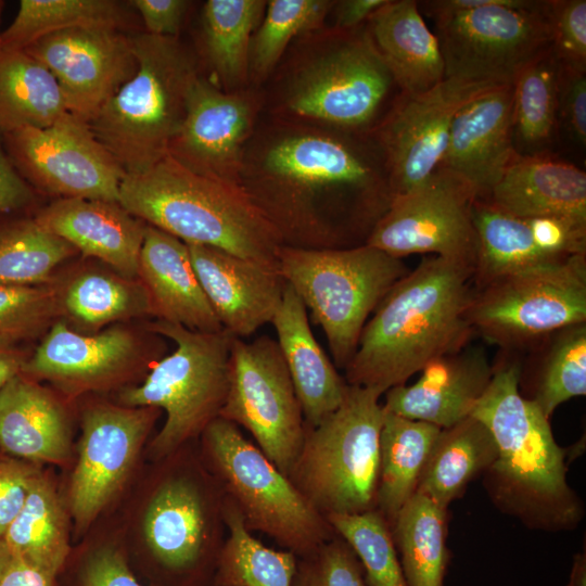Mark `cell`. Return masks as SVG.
Returning a JSON list of instances; mask_svg holds the SVG:
<instances>
[{"label":"cell","instance_id":"obj_1","mask_svg":"<svg viewBox=\"0 0 586 586\" xmlns=\"http://www.w3.org/2000/svg\"><path fill=\"white\" fill-rule=\"evenodd\" d=\"M240 186L283 244L332 249L366 239L392 201L382 153L370 132L275 115L247 142Z\"/></svg>","mask_w":586,"mask_h":586},{"label":"cell","instance_id":"obj_2","mask_svg":"<svg viewBox=\"0 0 586 586\" xmlns=\"http://www.w3.org/2000/svg\"><path fill=\"white\" fill-rule=\"evenodd\" d=\"M474 268L461 262L423 258L396 281L366 322L344 368L349 385L383 394L431 360L469 343Z\"/></svg>","mask_w":586,"mask_h":586},{"label":"cell","instance_id":"obj_3","mask_svg":"<svg viewBox=\"0 0 586 586\" xmlns=\"http://www.w3.org/2000/svg\"><path fill=\"white\" fill-rule=\"evenodd\" d=\"M521 361L505 357L493 365L491 381L470 416L492 433L497 456L483 474L493 505L526 527L571 531L585 506L566 480V450L552 434L549 418L519 392Z\"/></svg>","mask_w":586,"mask_h":586},{"label":"cell","instance_id":"obj_4","mask_svg":"<svg viewBox=\"0 0 586 586\" xmlns=\"http://www.w3.org/2000/svg\"><path fill=\"white\" fill-rule=\"evenodd\" d=\"M118 203L184 243L278 267L283 241L245 191L198 175L169 155L144 173L126 175Z\"/></svg>","mask_w":586,"mask_h":586},{"label":"cell","instance_id":"obj_5","mask_svg":"<svg viewBox=\"0 0 586 586\" xmlns=\"http://www.w3.org/2000/svg\"><path fill=\"white\" fill-rule=\"evenodd\" d=\"M301 39L283 73L276 114L370 132L399 89L366 24L351 30L322 28Z\"/></svg>","mask_w":586,"mask_h":586},{"label":"cell","instance_id":"obj_6","mask_svg":"<svg viewBox=\"0 0 586 586\" xmlns=\"http://www.w3.org/2000/svg\"><path fill=\"white\" fill-rule=\"evenodd\" d=\"M137 71L87 123L126 175L149 170L168 154L188 98L201 75L178 37L145 31L130 36Z\"/></svg>","mask_w":586,"mask_h":586},{"label":"cell","instance_id":"obj_7","mask_svg":"<svg viewBox=\"0 0 586 586\" xmlns=\"http://www.w3.org/2000/svg\"><path fill=\"white\" fill-rule=\"evenodd\" d=\"M378 388L347 385L340 406L304 441L289 479L324 517L375 509L384 418Z\"/></svg>","mask_w":586,"mask_h":586},{"label":"cell","instance_id":"obj_8","mask_svg":"<svg viewBox=\"0 0 586 586\" xmlns=\"http://www.w3.org/2000/svg\"><path fill=\"white\" fill-rule=\"evenodd\" d=\"M278 269L321 327L340 369L355 354L378 304L409 271L400 258L366 243L346 249L282 245Z\"/></svg>","mask_w":586,"mask_h":586},{"label":"cell","instance_id":"obj_9","mask_svg":"<svg viewBox=\"0 0 586 586\" xmlns=\"http://www.w3.org/2000/svg\"><path fill=\"white\" fill-rule=\"evenodd\" d=\"M143 515L149 586H213L227 527L224 493L205 467L173 464Z\"/></svg>","mask_w":586,"mask_h":586},{"label":"cell","instance_id":"obj_10","mask_svg":"<svg viewBox=\"0 0 586 586\" xmlns=\"http://www.w3.org/2000/svg\"><path fill=\"white\" fill-rule=\"evenodd\" d=\"M201 457L250 532L297 558L335 536L326 519L234 423L217 418L201 435Z\"/></svg>","mask_w":586,"mask_h":586},{"label":"cell","instance_id":"obj_11","mask_svg":"<svg viewBox=\"0 0 586 586\" xmlns=\"http://www.w3.org/2000/svg\"><path fill=\"white\" fill-rule=\"evenodd\" d=\"M175 343L144 381L125 388L119 400L127 407H155L166 419L152 443L156 459L175 453L201 436L219 418L229 387V357L233 336L226 330L201 332L158 320L146 327Z\"/></svg>","mask_w":586,"mask_h":586},{"label":"cell","instance_id":"obj_12","mask_svg":"<svg viewBox=\"0 0 586 586\" xmlns=\"http://www.w3.org/2000/svg\"><path fill=\"white\" fill-rule=\"evenodd\" d=\"M435 22L445 78L511 85L517 73L551 46L550 0H488Z\"/></svg>","mask_w":586,"mask_h":586},{"label":"cell","instance_id":"obj_13","mask_svg":"<svg viewBox=\"0 0 586 586\" xmlns=\"http://www.w3.org/2000/svg\"><path fill=\"white\" fill-rule=\"evenodd\" d=\"M470 323L504 348L530 346L586 322V253L518 271L476 289Z\"/></svg>","mask_w":586,"mask_h":586},{"label":"cell","instance_id":"obj_14","mask_svg":"<svg viewBox=\"0 0 586 586\" xmlns=\"http://www.w3.org/2000/svg\"><path fill=\"white\" fill-rule=\"evenodd\" d=\"M219 418L244 428L286 476L301 450L305 419L276 340L233 337L229 387Z\"/></svg>","mask_w":586,"mask_h":586},{"label":"cell","instance_id":"obj_15","mask_svg":"<svg viewBox=\"0 0 586 586\" xmlns=\"http://www.w3.org/2000/svg\"><path fill=\"white\" fill-rule=\"evenodd\" d=\"M476 193L438 167L413 190L392 199L365 243L400 258L433 254L474 268L477 239L472 220Z\"/></svg>","mask_w":586,"mask_h":586},{"label":"cell","instance_id":"obj_16","mask_svg":"<svg viewBox=\"0 0 586 586\" xmlns=\"http://www.w3.org/2000/svg\"><path fill=\"white\" fill-rule=\"evenodd\" d=\"M496 86L446 77L424 92L397 95L370 131L384 158L392 199L413 190L440 167L457 112Z\"/></svg>","mask_w":586,"mask_h":586},{"label":"cell","instance_id":"obj_17","mask_svg":"<svg viewBox=\"0 0 586 586\" xmlns=\"http://www.w3.org/2000/svg\"><path fill=\"white\" fill-rule=\"evenodd\" d=\"M3 135L13 165L41 192L118 202L126 173L81 119L66 113L49 127Z\"/></svg>","mask_w":586,"mask_h":586},{"label":"cell","instance_id":"obj_18","mask_svg":"<svg viewBox=\"0 0 586 586\" xmlns=\"http://www.w3.org/2000/svg\"><path fill=\"white\" fill-rule=\"evenodd\" d=\"M263 104V94L255 87L226 91L200 75L167 155L198 175L241 187L244 150Z\"/></svg>","mask_w":586,"mask_h":586},{"label":"cell","instance_id":"obj_19","mask_svg":"<svg viewBox=\"0 0 586 586\" xmlns=\"http://www.w3.org/2000/svg\"><path fill=\"white\" fill-rule=\"evenodd\" d=\"M161 353L156 337L148 340L120 324L85 334L58 320L28 356L21 373L75 394L114 383L148 361L156 362Z\"/></svg>","mask_w":586,"mask_h":586},{"label":"cell","instance_id":"obj_20","mask_svg":"<svg viewBox=\"0 0 586 586\" xmlns=\"http://www.w3.org/2000/svg\"><path fill=\"white\" fill-rule=\"evenodd\" d=\"M24 51L55 78L67 112L88 123L137 71L130 36L102 28L46 35Z\"/></svg>","mask_w":586,"mask_h":586},{"label":"cell","instance_id":"obj_21","mask_svg":"<svg viewBox=\"0 0 586 586\" xmlns=\"http://www.w3.org/2000/svg\"><path fill=\"white\" fill-rule=\"evenodd\" d=\"M160 411L155 407L110 404L85 411L69 488L71 511L80 530L93 521L123 484Z\"/></svg>","mask_w":586,"mask_h":586},{"label":"cell","instance_id":"obj_22","mask_svg":"<svg viewBox=\"0 0 586 586\" xmlns=\"http://www.w3.org/2000/svg\"><path fill=\"white\" fill-rule=\"evenodd\" d=\"M519 153L513 138L511 85L475 95L455 115L440 167L463 179L485 200Z\"/></svg>","mask_w":586,"mask_h":586},{"label":"cell","instance_id":"obj_23","mask_svg":"<svg viewBox=\"0 0 586 586\" xmlns=\"http://www.w3.org/2000/svg\"><path fill=\"white\" fill-rule=\"evenodd\" d=\"M186 244L200 283L224 330L244 340L271 322L286 284L278 267L207 245Z\"/></svg>","mask_w":586,"mask_h":586},{"label":"cell","instance_id":"obj_24","mask_svg":"<svg viewBox=\"0 0 586 586\" xmlns=\"http://www.w3.org/2000/svg\"><path fill=\"white\" fill-rule=\"evenodd\" d=\"M420 372L415 383L388 388L383 407L446 429L471 415L491 381L493 365L482 346L468 343L431 360Z\"/></svg>","mask_w":586,"mask_h":586},{"label":"cell","instance_id":"obj_25","mask_svg":"<svg viewBox=\"0 0 586 586\" xmlns=\"http://www.w3.org/2000/svg\"><path fill=\"white\" fill-rule=\"evenodd\" d=\"M34 218L82 255L101 260L123 277L138 279L146 224L118 202L56 199Z\"/></svg>","mask_w":586,"mask_h":586},{"label":"cell","instance_id":"obj_26","mask_svg":"<svg viewBox=\"0 0 586 586\" xmlns=\"http://www.w3.org/2000/svg\"><path fill=\"white\" fill-rule=\"evenodd\" d=\"M485 201L515 217H556L586 228V174L548 152L518 154Z\"/></svg>","mask_w":586,"mask_h":586},{"label":"cell","instance_id":"obj_27","mask_svg":"<svg viewBox=\"0 0 586 586\" xmlns=\"http://www.w3.org/2000/svg\"><path fill=\"white\" fill-rule=\"evenodd\" d=\"M138 279L148 294L152 316L158 320L201 332L222 330L183 241L146 225Z\"/></svg>","mask_w":586,"mask_h":586},{"label":"cell","instance_id":"obj_28","mask_svg":"<svg viewBox=\"0 0 586 586\" xmlns=\"http://www.w3.org/2000/svg\"><path fill=\"white\" fill-rule=\"evenodd\" d=\"M271 323L305 424L315 426L340 406L348 384L315 339L308 311L289 284Z\"/></svg>","mask_w":586,"mask_h":586},{"label":"cell","instance_id":"obj_29","mask_svg":"<svg viewBox=\"0 0 586 586\" xmlns=\"http://www.w3.org/2000/svg\"><path fill=\"white\" fill-rule=\"evenodd\" d=\"M69 426L56 397L22 373L0 390V451L30 462L69 456Z\"/></svg>","mask_w":586,"mask_h":586},{"label":"cell","instance_id":"obj_30","mask_svg":"<svg viewBox=\"0 0 586 586\" xmlns=\"http://www.w3.org/2000/svg\"><path fill=\"white\" fill-rule=\"evenodd\" d=\"M366 26L400 93L424 92L445 78L438 39L418 1L386 0Z\"/></svg>","mask_w":586,"mask_h":586},{"label":"cell","instance_id":"obj_31","mask_svg":"<svg viewBox=\"0 0 586 586\" xmlns=\"http://www.w3.org/2000/svg\"><path fill=\"white\" fill-rule=\"evenodd\" d=\"M497 456L489 430L469 416L442 429L420 476L416 493L448 509L467 486L483 475Z\"/></svg>","mask_w":586,"mask_h":586},{"label":"cell","instance_id":"obj_32","mask_svg":"<svg viewBox=\"0 0 586 586\" xmlns=\"http://www.w3.org/2000/svg\"><path fill=\"white\" fill-rule=\"evenodd\" d=\"M384 408V407H383ZM441 428L384 409L379 442L375 509L390 526L416 493Z\"/></svg>","mask_w":586,"mask_h":586},{"label":"cell","instance_id":"obj_33","mask_svg":"<svg viewBox=\"0 0 586 586\" xmlns=\"http://www.w3.org/2000/svg\"><path fill=\"white\" fill-rule=\"evenodd\" d=\"M266 7L265 0H208L203 5V53L226 91L250 86L251 41Z\"/></svg>","mask_w":586,"mask_h":586},{"label":"cell","instance_id":"obj_34","mask_svg":"<svg viewBox=\"0 0 586 586\" xmlns=\"http://www.w3.org/2000/svg\"><path fill=\"white\" fill-rule=\"evenodd\" d=\"M67 112L47 67L24 50L0 48V132L46 128Z\"/></svg>","mask_w":586,"mask_h":586},{"label":"cell","instance_id":"obj_35","mask_svg":"<svg viewBox=\"0 0 586 586\" xmlns=\"http://www.w3.org/2000/svg\"><path fill=\"white\" fill-rule=\"evenodd\" d=\"M540 355L520 366L519 392L547 418L564 402L586 394V322L568 326L544 339Z\"/></svg>","mask_w":586,"mask_h":586},{"label":"cell","instance_id":"obj_36","mask_svg":"<svg viewBox=\"0 0 586 586\" xmlns=\"http://www.w3.org/2000/svg\"><path fill=\"white\" fill-rule=\"evenodd\" d=\"M3 540L13 558L55 577L64 566L69 555L67 520L54 486L41 472Z\"/></svg>","mask_w":586,"mask_h":586},{"label":"cell","instance_id":"obj_37","mask_svg":"<svg viewBox=\"0 0 586 586\" xmlns=\"http://www.w3.org/2000/svg\"><path fill=\"white\" fill-rule=\"evenodd\" d=\"M472 220L477 239L476 289L518 271L565 259L540 247L525 218L504 213L485 200L473 202Z\"/></svg>","mask_w":586,"mask_h":586},{"label":"cell","instance_id":"obj_38","mask_svg":"<svg viewBox=\"0 0 586 586\" xmlns=\"http://www.w3.org/2000/svg\"><path fill=\"white\" fill-rule=\"evenodd\" d=\"M448 509L415 493L397 514L392 535L407 586H444L450 559Z\"/></svg>","mask_w":586,"mask_h":586},{"label":"cell","instance_id":"obj_39","mask_svg":"<svg viewBox=\"0 0 586 586\" xmlns=\"http://www.w3.org/2000/svg\"><path fill=\"white\" fill-rule=\"evenodd\" d=\"M58 290L61 314L87 330L135 317L152 315L144 286L139 279L117 272L84 270Z\"/></svg>","mask_w":586,"mask_h":586},{"label":"cell","instance_id":"obj_40","mask_svg":"<svg viewBox=\"0 0 586 586\" xmlns=\"http://www.w3.org/2000/svg\"><path fill=\"white\" fill-rule=\"evenodd\" d=\"M561 64L551 47L527 62L512 81L513 138L522 155L547 152L558 130Z\"/></svg>","mask_w":586,"mask_h":586},{"label":"cell","instance_id":"obj_41","mask_svg":"<svg viewBox=\"0 0 586 586\" xmlns=\"http://www.w3.org/2000/svg\"><path fill=\"white\" fill-rule=\"evenodd\" d=\"M129 7L116 0H22L15 18L0 35V48L24 50L46 35L78 27L125 33L133 24Z\"/></svg>","mask_w":586,"mask_h":586},{"label":"cell","instance_id":"obj_42","mask_svg":"<svg viewBox=\"0 0 586 586\" xmlns=\"http://www.w3.org/2000/svg\"><path fill=\"white\" fill-rule=\"evenodd\" d=\"M77 251L65 240L44 230L35 218L0 221V284L43 285Z\"/></svg>","mask_w":586,"mask_h":586},{"label":"cell","instance_id":"obj_43","mask_svg":"<svg viewBox=\"0 0 586 586\" xmlns=\"http://www.w3.org/2000/svg\"><path fill=\"white\" fill-rule=\"evenodd\" d=\"M333 0H269L250 48L249 79L254 86L276 69L295 38L324 28Z\"/></svg>","mask_w":586,"mask_h":586},{"label":"cell","instance_id":"obj_44","mask_svg":"<svg viewBox=\"0 0 586 586\" xmlns=\"http://www.w3.org/2000/svg\"><path fill=\"white\" fill-rule=\"evenodd\" d=\"M326 519L357 556L369 586H407L391 526L377 509Z\"/></svg>","mask_w":586,"mask_h":586},{"label":"cell","instance_id":"obj_45","mask_svg":"<svg viewBox=\"0 0 586 586\" xmlns=\"http://www.w3.org/2000/svg\"><path fill=\"white\" fill-rule=\"evenodd\" d=\"M61 306L55 284H0V344L34 339L48 331L60 317Z\"/></svg>","mask_w":586,"mask_h":586},{"label":"cell","instance_id":"obj_46","mask_svg":"<svg viewBox=\"0 0 586 586\" xmlns=\"http://www.w3.org/2000/svg\"><path fill=\"white\" fill-rule=\"evenodd\" d=\"M292 586H369L362 565L349 545L333 536L297 558Z\"/></svg>","mask_w":586,"mask_h":586},{"label":"cell","instance_id":"obj_47","mask_svg":"<svg viewBox=\"0 0 586 586\" xmlns=\"http://www.w3.org/2000/svg\"><path fill=\"white\" fill-rule=\"evenodd\" d=\"M551 50L563 67L586 71V1L550 0Z\"/></svg>","mask_w":586,"mask_h":586},{"label":"cell","instance_id":"obj_48","mask_svg":"<svg viewBox=\"0 0 586 586\" xmlns=\"http://www.w3.org/2000/svg\"><path fill=\"white\" fill-rule=\"evenodd\" d=\"M69 586H145L136 577L126 556L103 546L89 551L71 571Z\"/></svg>","mask_w":586,"mask_h":586},{"label":"cell","instance_id":"obj_49","mask_svg":"<svg viewBox=\"0 0 586 586\" xmlns=\"http://www.w3.org/2000/svg\"><path fill=\"white\" fill-rule=\"evenodd\" d=\"M39 472L37 463L0 451V538L24 506Z\"/></svg>","mask_w":586,"mask_h":586},{"label":"cell","instance_id":"obj_50","mask_svg":"<svg viewBox=\"0 0 586 586\" xmlns=\"http://www.w3.org/2000/svg\"><path fill=\"white\" fill-rule=\"evenodd\" d=\"M581 146L586 144V71L563 67L558 102V127Z\"/></svg>","mask_w":586,"mask_h":586},{"label":"cell","instance_id":"obj_51","mask_svg":"<svg viewBox=\"0 0 586 586\" xmlns=\"http://www.w3.org/2000/svg\"><path fill=\"white\" fill-rule=\"evenodd\" d=\"M129 5L140 15L148 34L178 37L191 1L131 0Z\"/></svg>","mask_w":586,"mask_h":586},{"label":"cell","instance_id":"obj_52","mask_svg":"<svg viewBox=\"0 0 586 586\" xmlns=\"http://www.w3.org/2000/svg\"><path fill=\"white\" fill-rule=\"evenodd\" d=\"M36 195L5 154L0 137V214L30 206Z\"/></svg>","mask_w":586,"mask_h":586},{"label":"cell","instance_id":"obj_53","mask_svg":"<svg viewBox=\"0 0 586 586\" xmlns=\"http://www.w3.org/2000/svg\"><path fill=\"white\" fill-rule=\"evenodd\" d=\"M386 0H340L335 1L330 13L333 14L334 29L351 30L365 25L368 18Z\"/></svg>","mask_w":586,"mask_h":586},{"label":"cell","instance_id":"obj_54","mask_svg":"<svg viewBox=\"0 0 586 586\" xmlns=\"http://www.w3.org/2000/svg\"><path fill=\"white\" fill-rule=\"evenodd\" d=\"M56 577L12 557L0 575V586H55Z\"/></svg>","mask_w":586,"mask_h":586},{"label":"cell","instance_id":"obj_55","mask_svg":"<svg viewBox=\"0 0 586 586\" xmlns=\"http://www.w3.org/2000/svg\"><path fill=\"white\" fill-rule=\"evenodd\" d=\"M28 356L16 345L0 344V390L22 372Z\"/></svg>","mask_w":586,"mask_h":586},{"label":"cell","instance_id":"obj_56","mask_svg":"<svg viewBox=\"0 0 586 586\" xmlns=\"http://www.w3.org/2000/svg\"><path fill=\"white\" fill-rule=\"evenodd\" d=\"M566 586H586V552H577L573 558Z\"/></svg>","mask_w":586,"mask_h":586},{"label":"cell","instance_id":"obj_57","mask_svg":"<svg viewBox=\"0 0 586 586\" xmlns=\"http://www.w3.org/2000/svg\"><path fill=\"white\" fill-rule=\"evenodd\" d=\"M12 559L11 552L4 543L3 538H0V575L5 570Z\"/></svg>","mask_w":586,"mask_h":586},{"label":"cell","instance_id":"obj_58","mask_svg":"<svg viewBox=\"0 0 586 586\" xmlns=\"http://www.w3.org/2000/svg\"><path fill=\"white\" fill-rule=\"evenodd\" d=\"M2 2L0 1V11H1Z\"/></svg>","mask_w":586,"mask_h":586}]
</instances>
